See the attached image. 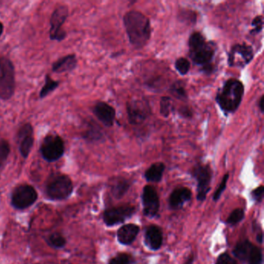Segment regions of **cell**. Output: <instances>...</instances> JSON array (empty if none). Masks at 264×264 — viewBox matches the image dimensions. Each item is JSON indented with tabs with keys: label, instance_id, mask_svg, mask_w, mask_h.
<instances>
[{
	"label": "cell",
	"instance_id": "4",
	"mask_svg": "<svg viewBox=\"0 0 264 264\" xmlns=\"http://www.w3.org/2000/svg\"><path fill=\"white\" fill-rule=\"evenodd\" d=\"M15 90L14 67L9 59L0 57V98L10 99Z\"/></svg>",
	"mask_w": 264,
	"mask_h": 264
},
{
	"label": "cell",
	"instance_id": "10",
	"mask_svg": "<svg viewBox=\"0 0 264 264\" xmlns=\"http://www.w3.org/2000/svg\"><path fill=\"white\" fill-rule=\"evenodd\" d=\"M38 194L35 189L30 185H21L16 189L12 196V204L19 209L30 207L36 202Z\"/></svg>",
	"mask_w": 264,
	"mask_h": 264
},
{
	"label": "cell",
	"instance_id": "15",
	"mask_svg": "<svg viewBox=\"0 0 264 264\" xmlns=\"http://www.w3.org/2000/svg\"><path fill=\"white\" fill-rule=\"evenodd\" d=\"M18 138L19 140V151L21 155L24 158H27L34 145V136L31 125L27 123L21 127L18 134Z\"/></svg>",
	"mask_w": 264,
	"mask_h": 264
},
{
	"label": "cell",
	"instance_id": "27",
	"mask_svg": "<svg viewBox=\"0 0 264 264\" xmlns=\"http://www.w3.org/2000/svg\"><path fill=\"white\" fill-rule=\"evenodd\" d=\"M174 66H175L176 70L179 72L181 75H185L189 73L191 64L187 58L180 57L176 60Z\"/></svg>",
	"mask_w": 264,
	"mask_h": 264
},
{
	"label": "cell",
	"instance_id": "8",
	"mask_svg": "<svg viewBox=\"0 0 264 264\" xmlns=\"http://www.w3.org/2000/svg\"><path fill=\"white\" fill-rule=\"evenodd\" d=\"M40 152L46 161L49 162L57 161L64 153L62 139L57 135H48L43 141Z\"/></svg>",
	"mask_w": 264,
	"mask_h": 264
},
{
	"label": "cell",
	"instance_id": "11",
	"mask_svg": "<svg viewBox=\"0 0 264 264\" xmlns=\"http://www.w3.org/2000/svg\"><path fill=\"white\" fill-rule=\"evenodd\" d=\"M68 16V9L67 6H60L55 10L51 18L50 38L51 40L60 41L64 39L66 34L61 30V27L66 20Z\"/></svg>",
	"mask_w": 264,
	"mask_h": 264
},
{
	"label": "cell",
	"instance_id": "13",
	"mask_svg": "<svg viewBox=\"0 0 264 264\" xmlns=\"http://www.w3.org/2000/svg\"><path fill=\"white\" fill-rule=\"evenodd\" d=\"M134 212L135 207L133 206H125L110 208L104 212V222L108 226H113L124 223L133 215Z\"/></svg>",
	"mask_w": 264,
	"mask_h": 264
},
{
	"label": "cell",
	"instance_id": "31",
	"mask_svg": "<svg viewBox=\"0 0 264 264\" xmlns=\"http://www.w3.org/2000/svg\"><path fill=\"white\" fill-rule=\"evenodd\" d=\"M252 26L253 27V30H251L250 34H257L261 33L264 28V19L262 16H257L253 19L252 22Z\"/></svg>",
	"mask_w": 264,
	"mask_h": 264
},
{
	"label": "cell",
	"instance_id": "25",
	"mask_svg": "<svg viewBox=\"0 0 264 264\" xmlns=\"http://www.w3.org/2000/svg\"><path fill=\"white\" fill-rule=\"evenodd\" d=\"M173 110L172 100L170 97H162L160 102V113L164 117L167 118L170 115V113Z\"/></svg>",
	"mask_w": 264,
	"mask_h": 264
},
{
	"label": "cell",
	"instance_id": "40",
	"mask_svg": "<svg viewBox=\"0 0 264 264\" xmlns=\"http://www.w3.org/2000/svg\"><path fill=\"white\" fill-rule=\"evenodd\" d=\"M2 31H3V25H2L1 21H0V36L2 35Z\"/></svg>",
	"mask_w": 264,
	"mask_h": 264
},
{
	"label": "cell",
	"instance_id": "26",
	"mask_svg": "<svg viewBox=\"0 0 264 264\" xmlns=\"http://www.w3.org/2000/svg\"><path fill=\"white\" fill-rule=\"evenodd\" d=\"M247 262L248 264H263L264 258H263V252L261 249L256 245H253Z\"/></svg>",
	"mask_w": 264,
	"mask_h": 264
},
{
	"label": "cell",
	"instance_id": "36",
	"mask_svg": "<svg viewBox=\"0 0 264 264\" xmlns=\"http://www.w3.org/2000/svg\"><path fill=\"white\" fill-rule=\"evenodd\" d=\"M179 113L184 117H191L192 116V112L188 107H182L180 109Z\"/></svg>",
	"mask_w": 264,
	"mask_h": 264
},
{
	"label": "cell",
	"instance_id": "22",
	"mask_svg": "<svg viewBox=\"0 0 264 264\" xmlns=\"http://www.w3.org/2000/svg\"><path fill=\"white\" fill-rule=\"evenodd\" d=\"M130 188V183L127 179H125L123 177H119L115 179L113 185V193L115 198H121L123 197Z\"/></svg>",
	"mask_w": 264,
	"mask_h": 264
},
{
	"label": "cell",
	"instance_id": "38",
	"mask_svg": "<svg viewBox=\"0 0 264 264\" xmlns=\"http://www.w3.org/2000/svg\"><path fill=\"white\" fill-rule=\"evenodd\" d=\"M257 240L259 244H263V242H264V234H263L262 232L258 233L257 236Z\"/></svg>",
	"mask_w": 264,
	"mask_h": 264
},
{
	"label": "cell",
	"instance_id": "19",
	"mask_svg": "<svg viewBox=\"0 0 264 264\" xmlns=\"http://www.w3.org/2000/svg\"><path fill=\"white\" fill-rule=\"evenodd\" d=\"M77 65V59L75 55H68L66 57H61L53 64L54 72L57 73L70 72L73 70Z\"/></svg>",
	"mask_w": 264,
	"mask_h": 264
},
{
	"label": "cell",
	"instance_id": "9",
	"mask_svg": "<svg viewBox=\"0 0 264 264\" xmlns=\"http://www.w3.org/2000/svg\"><path fill=\"white\" fill-rule=\"evenodd\" d=\"M127 115L131 124L139 125L151 114V108L145 99H133L127 102Z\"/></svg>",
	"mask_w": 264,
	"mask_h": 264
},
{
	"label": "cell",
	"instance_id": "1",
	"mask_svg": "<svg viewBox=\"0 0 264 264\" xmlns=\"http://www.w3.org/2000/svg\"><path fill=\"white\" fill-rule=\"evenodd\" d=\"M123 20L131 44L136 49L145 47L152 33L149 18L140 12L131 10L125 14Z\"/></svg>",
	"mask_w": 264,
	"mask_h": 264
},
{
	"label": "cell",
	"instance_id": "35",
	"mask_svg": "<svg viewBox=\"0 0 264 264\" xmlns=\"http://www.w3.org/2000/svg\"><path fill=\"white\" fill-rule=\"evenodd\" d=\"M264 189L263 186H260L257 189H255L254 191H252V197L256 202H261L264 197Z\"/></svg>",
	"mask_w": 264,
	"mask_h": 264
},
{
	"label": "cell",
	"instance_id": "14",
	"mask_svg": "<svg viewBox=\"0 0 264 264\" xmlns=\"http://www.w3.org/2000/svg\"><path fill=\"white\" fill-rule=\"evenodd\" d=\"M94 115L106 127L113 126L115 118V110L113 106L106 102H99L94 106L93 110Z\"/></svg>",
	"mask_w": 264,
	"mask_h": 264
},
{
	"label": "cell",
	"instance_id": "32",
	"mask_svg": "<svg viewBox=\"0 0 264 264\" xmlns=\"http://www.w3.org/2000/svg\"><path fill=\"white\" fill-rule=\"evenodd\" d=\"M228 177H229V174H225L223 180H222V181H221V184L219 185V188H218L217 190H216L215 194H214L213 200L215 201V202L219 200V198H220L221 195H222L223 191H225V189H226V188L227 181H228Z\"/></svg>",
	"mask_w": 264,
	"mask_h": 264
},
{
	"label": "cell",
	"instance_id": "6",
	"mask_svg": "<svg viewBox=\"0 0 264 264\" xmlns=\"http://www.w3.org/2000/svg\"><path fill=\"white\" fill-rule=\"evenodd\" d=\"M253 47L249 44H234L228 53V66L244 68L253 60Z\"/></svg>",
	"mask_w": 264,
	"mask_h": 264
},
{
	"label": "cell",
	"instance_id": "23",
	"mask_svg": "<svg viewBox=\"0 0 264 264\" xmlns=\"http://www.w3.org/2000/svg\"><path fill=\"white\" fill-rule=\"evenodd\" d=\"M170 92L174 97L179 98L181 100H184L188 98L185 85L182 81H177L172 84L170 88Z\"/></svg>",
	"mask_w": 264,
	"mask_h": 264
},
{
	"label": "cell",
	"instance_id": "12",
	"mask_svg": "<svg viewBox=\"0 0 264 264\" xmlns=\"http://www.w3.org/2000/svg\"><path fill=\"white\" fill-rule=\"evenodd\" d=\"M142 202L144 206V213L146 216L153 218L158 213L160 201L156 189L151 185H146L143 191Z\"/></svg>",
	"mask_w": 264,
	"mask_h": 264
},
{
	"label": "cell",
	"instance_id": "21",
	"mask_svg": "<svg viewBox=\"0 0 264 264\" xmlns=\"http://www.w3.org/2000/svg\"><path fill=\"white\" fill-rule=\"evenodd\" d=\"M253 244H251L248 240L240 242L236 245L235 249H233V255L236 258L239 259L243 262H247L251 250L253 249Z\"/></svg>",
	"mask_w": 264,
	"mask_h": 264
},
{
	"label": "cell",
	"instance_id": "17",
	"mask_svg": "<svg viewBox=\"0 0 264 264\" xmlns=\"http://www.w3.org/2000/svg\"><path fill=\"white\" fill-rule=\"evenodd\" d=\"M145 243L151 250L156 251L160 249L163 243L161 228L157 226L148 227L145 233Z\"/></svg>",
	"mask_w": 264,
	"mask_h": 264
},
{
	"label": "cell",
	"instance_id": "33",
	"mask_svg": "<svg viewBox=\"0 0 264 264\" xmlns=\"http://www.w3.org/2000/svg\"><path fill=\"white\" fill-rule=\"evenodd\" d=\"M131 258L126 253H120L116 257L112 259L109 264H131Z\"/></svg>",
	"mask_w": 264,
	"mask_h": 264
},
{
	"label": "cell",
	"instance_id": "20",
	"mask_svg": "<svg viewBox=\"0 0 264 264\" xmlns=\"http://www.w3.org/2000/svg\"><path fill=\"white\" fill-rule=\"evenodd\" d=\"M164 170L165 165L163 163H154L146 170L144 177L149 182H160L162 179Z\"/></svg>",
	"mask_w": 264,
	"mask_h": 264
},
{
	"label": "cell",
	"instance_id": "24",
	"mask_svg": "<svg viewBox=\"0 0 264 264\" xmlns=\"http://www.w3.org/2000/svg\"><path fill=\"white\" fill-rule=\"evenodd\" d=\"M59 85L58 81H54L49 75L46 76L45 84L44 87L40 91V98H44L49 94L51 92H53L55 89H57Z\"/></svg>",
	"mask_w": 264,
	"mask_h": 264
},
{
	"label": "cell",
	"instance_id": "16",
	"mask_svg": "<svg viewBox=\"0 0 264 264\" xmlns=\"http://www.w3.org/2000/svg\"><path fill=\"white\" fill-rule=\"evenodd\" d=\"M192 193L188 188H179L174 190L169 198V206L172 209H179L185 203L191 200Z\"/></svg>",
	"mask_w": 264,
	"mask_h": 264
},
{
	"label": "cell",
	"instance_id": "37",
	"mask_svg": "<svg viewBox=\"0 0 264 264\" xmlns=\"http://www.w3.org/2000/svg\"><path fill=\"white\" fill-rule=\"evenodd\" d=\"M259 108H260V110H261V113H264V95H262L261 96V98H260V100H259V103H258Z\"/></svg>",
	"mask_w": 264,
	"mask_h": 264
},
{
	"label": "cell",
	"instance_id": "28",
	"mask_svg": "<svg viewBox=\"0 0 264 264\" xmlns=\"http://www.w3.org/2000/svg\"><path fill=\"white\" fill-rule=\"evenodd\" d=\"M244 217H245L244 210L242 208H236L234 211H232V213L229 215L227 219L226 223L228 224L234 226V225L240 223L244 219Z\"/></svg>",
	"mask_w": 264,
	"mask_h": 264
},
{
	"label": "cell",
	"instance_id": "2",
	"mask_svg": "<svg viewBox=\"0 0 264 264\" xmlns=\"http://www.w3.org/2000/svg\"><path fill=\"white\" fill-rule=\"evenodd\" d=\"M189 47L190 57L194 64L202 68V72L208 75L213 72L215 44L206 41L200 32H194L189 38Z\"/></svg>",
	"mask_w": 264,
	"mask_h": 264
},
{
	"label": "cell",
	"instance_id": "3",
	"mask_svg": "<svg viewBox=\"0 0 264 264\" xmlns=\"http://www.w3.org/2000/svg\"><path fill=\"white\" fill-rule=\"evenodd\" d=\"M244 92L245 88L242 81L230 78L225 81L223 87L219 89L215 101L226 115L234 113L241 105Z\"/></svg>",
	"mask_w": 264,
	"mask_h": 264
},
{
	"label": "cell",
	"instance_id": "7",
	"mask_svg": "<svg viewBox=\"0 0 264 264\" xmlns=\"http://www.w3.org/2000/svg\"><path fill=\"white\" fill-rule=\"evenodd\" d=\"M193 177L196 179L198 201L203 202L210 190L212 171L208 164H198L192 170Z\"/></svg>",
	"mask_w": 264,
	"mask_h": 264
},
{
	"label": "cell",
	"instance_id": "39",
	"mask_svg": "<svg viewBox=\"0 0 264 264\" xmlns=\"http://www.w3.org/2000/svg\"><path fill=\"white\" fill-rule=\"evenodd\" d=\"M193 261H194V256L191 254V256H189L187 261H185V264H192Z\"/></svg>",
	"mask_w": 264,
	"mask_h": 264
},
{
	"label": "cell",
	"instance_id": "30",
	"mask_svg": "<svg viewBox=\"0 0 264 264\" xmlns=\"http://www.w3.org/2000/svg\"><path fill=\"white\" fill-rule=\"evenodd\" d=\"M49 243L52 246L55 248H61L65 245V239L58 233L51 235L49 238Z\"/></svg>",
	"mask_w": 264,
	"mask_h": 264
},
{
	"label": "cell",
	"instance_id": "18",
	"mask_svg": "<svg viewBox=\"0 0 264 264\" xmlns=\"http://www.w3.org/2000/svg\"><path fill=\"white\" fill-rule=\"evenodd\" d=\"M140 228L136 225L127 224L121 227L117 232V239L123 245H131L136 240Z\"/></svg>",
	"mask_w": 264,
	"mask_h": 264
},
{
	"label": "cell",
	"instance_id": "5",
	"mask_svg": "<svg viewBox=\"0 0 264 264\" xmlns=\"http://www.w3.org/2000/svg\"><path fill=\"white\" fill-rule=\"evenodd\" d=\"M72 180L66 175H57L47 185V195L53 200H63L72 194Z\"/></svg>",
	"mask_w": 264,
	"mask_h": 264
},
{
	"label": "cell",
	"instance_id": "34",
	"mask_svg": "<svg viewBox=\"0 0 264 264\" xmlns=\"http://www.w3.org/2000/svg\"><path fill=\"white\" fill-rule=\"evenodd\" d=\"M215 264H238L235 259L231 257L228 253H224L218 257Z\"/></svg>",
	"mask_w": 264,
	"mask_h": 264
},
{
	"label": "cell",
	"instance_id": "29",
	"mask_svg": "<svg viewBox=\"0 0 264 264\" xmlns=\"http://www.w3.org/2000/svg\"><path fill=\"white\" fill-rule=\"evenodd\" d=\"M10 152V147L9 143L6 140H0V167L6 161Z\"/></svg>",
	"mask_w": 264,
	"mask_h": 264
}]
</instances>
